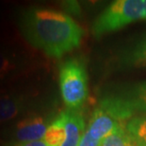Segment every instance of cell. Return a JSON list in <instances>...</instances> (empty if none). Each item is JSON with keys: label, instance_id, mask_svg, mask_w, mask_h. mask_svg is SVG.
Wrapping results in <instances>:
<instances>
[{"label": "cell", "instance_id": "2", "mask_svg": "<svg viewBox=\"0 0 146 146\" xmlns=\"http://www.w3.org/2000/svg\"><path fill=\"white\" fill-rule=\"evenodd\" d=\"M141 20H146V0H117L95 19L92 33L102 37Z\"/></svg>", "mask_w": 146, "mask_h": 146}, {"label": "cell", "instance_id": "4", "mask_svg": "<svg viewBox=\"0 0 146 146\" xmlns=\"http://www.w3.org/2000/svg\"><path fill=\"white\" fill-rule=\"evenodd\" d=\"M48 125L45 120L39 115L24 118L14 124L11 136L14 142H29L42 141L45 136Z\"/></svg>", "mask_w": 146, "mask_h": 146}, {"label": "cell", "instance_id": "6", "mask_svg": "<svg viewBox=\"0 0 146 146\" xmlns=\"http://www.w3.org/2000/svg\"><path fill=\"white\" fill-rule=\"evenodd\" d=\"M26 106L22 95L12 90L0 89V124L7 123L20 116Z\"/></svg>", "mask_w": 146, "mask_h": 146}, {"label": "cell", "instance_id": "13", "mask_svg": "<svg viewBox=\"0 0 146 146\" xmlns=\"http://www.w3.org/2000/svg\"><path fill=\"white\" fill-rule=\"evenodd\" d=\"M129 61L133 66L146 67V38L133 48Z\"/></svg>", "mask_w": 146, "mask_h": 146}, {"label": "cell", "instance_id": "11", "mask_svg": "<svg viewBox=\"0 0 146 146\" xmlns=\"http://www.w3.org/2000/svg\"><path fill=\"white\" fill-rule=\"evenodd\" d=\"M125 126L137 146H146V114L133 117Z\"/></svg>", "mask_w": 146, "mask_h": 146}, {"label": "cell", "instance_id": "9", "mask_svg": "<svg viewBox=\"0 0 146 146\" xmlns=\"http://www.w3.org/2000/svg\"><path fill=\"white\" fill-rule=\"evenodd\" d=\"M65 123L66 114L65 111H62L48 125L43 141L49 146H60L61 144L65 138Z\"/></svg>", "mask_w": 146, "mask_h": 146}, {"label": "cell", "instance_id": "10", "mask_svg": "<svg viewBox=\"0 0 146 146\" xmlns=\"http://www.w3.org/2000/svg\"><path fill=\"white\" fill-rule=\"evenodd\" d=\"M122 98L133 115L146 113V82L137 85L126 97Z\"/></svg>", "mask_w": 146, "mask_h": 146}, {"label": "cell", "instance_id": "16", "mask_svg": "<svg viewBox=\"0 0 146 146\" xmlns=\"http://www.w3.org/2000/svg\"><path fill=\"white\" fill-rule=\"evenodd\" d=\"M0 146H2V145H0Z\"/></svg>", "mask_w": 146, "mask_h": 146}, {"label": "cell", "instance_id": "15", "mask_svg": "<svg viewBox=\"0 0 146 146\" xmlns=\"http://www.w3.org/2000/svg\"><path fill=\"white\" fill-rule=\"evenodd\" d=\"M100 143L101 142L94 141V139L85 131L78 146H100Z\"/></svg>", "mask_w": 146, "mask_h": 146}, {"label": "cell", "instance_id": "3", "mask_svg": "<svg viewBox=\"0 0 146 146\" xmlns=\"http://www.w3.org/2000/svg\"><path fill=\"white\" fill-rule=\"evenodd\" d=\"M60 88L68 109L77 110L88 98V76L85 65L78 59H69L60 69Z\"/></svg>", "mask_w": 146, "mask_h": 146}, {"label": "cell", "instance_id": "1", "mask_svg": "<svg viewBox=\"0 0 146 146\" xmlns=\"http://www.w3.org/2000/svg\"><path fill=\"white\" fill-rule=\"evenodd\" d=\"M24 38L46 56L60 59L81 44L84 30L70 15L49 9L25 10L18 19Z\"/></svg>", "mask_w": 146, "mask_h": 146}, {"label": "cell", "instance_id": "8", "mask_svg": "<svg viewBox=\"0 0 146 146\" xmlns=\"http://www.w3.org/2000/svg\"><path fill=\"white\" fill-rule=\"evenodd\" d=\"M18 67L19 62L14 52L7 46H0V85L10 80Z\"/></svg>", "mask_w": 146, "mask_h": 146}, {"label": "cell", "instance_id": "5", "mask_svg": "<svg viewBox=\"0 0 146 146\" xmlns=\"http://www.w3.org/2000/svg\"><path fill=\"white\" fill-rule=\"evenodd\" d=\"M121 124L108 111L100 105L95 108L86 132L96 141L101 142Z\"/></svg>", "mask_w": 146, "mask_h": 146}, {"label": "cell", "instance_id": "14", "mask_svg": "<svg viewBox=\"0 0 146 146\" xmlns=\"http://www.w3.org/2000/svg\"><path fill=\"white\" fill-rule=\"evenodd\" d=\"M2 146H49L46 142L42 141H29V142H14V141H6L1 142Z\"/></svg>", "mask_w": 146, "mask_h": 146}, {"label": "cell", "instance_id": "7", "mask_svg": "<svg viewBox=\"0 0 146 146\" xmlns=\"http://www.w3.org/2000/svg\"><path fill=\"white\" fill-rule=\"evenodd\" d=\"M65 138L60 146H78L85 133V120L77 110H65Z\"/></svg>", "mask_w": 146, "mask_h": 146}, {"label": "cell", "instance_id": "12", "mask_svg": "<svg viewBox=\"0 0 146 146\" xmlns=\"http://www.w3.org/2000/svg\"><path fill=\"white\" fill-rule=\"evenodd\" d=\"M100 146H137L125 125L118 126L101 141Z\"/></svg>", "mask_w": 146, "mask_h": 146}]
</instances>
